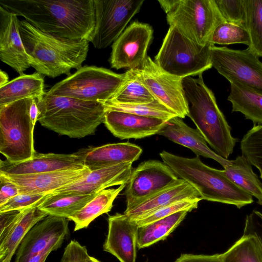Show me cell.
<instances>
[{"label": "cell", "mask_w": 262, "mask_h": 262, "mask_svg": "<svg viewBox=\"0 0 262 262\" xmlns=\"http://www.w3.org/2000/svg\"><path fill=\"white\" fill-rule=\"evenodd\" d=\"M0 6L62 39L89 41L95 26L94 0H0Z\"/></svg>", "instance_id": "1"}, {"label": "cell", "mask_w": 262, "mask_h": 262, "mask_svg": "<svg viewBox=\"0 0 262 262\" xmlns=\"http://www.w3.org/2000/svg\"><path fill=\"white\" fill-rule=\"evenodd\" d=\"M19 28L31 67L52 78L71 75V70L82 67L89 51V41L62 39L43 33L25 19H19Z\"/></svg>", "instance_id": "2"}, {"label": "cell", "mask_w": 262, "mask_h": 262, "mask_svg": "<svg viewBox=\"0 0 262 262\" xmlns=\"http://www.w3.org/2000/svg\"><path fill=\"white\" fill-rule=\"evenodd\" d=\"M182 83L188 104V117L214 152L228 159L238 139L232 136L231 128L219 108L213 93L205 84L202 74L196 78L185 77Z\"/></svg>", "instance_id": "3"}, {"label": "cell", "mask_w": 262, "mask_h": 262, "mask_svg": "<svg viewBox=\"0 0 262 262\" xmlns=\"http://www.w3.org/2000/svg\"><path fill=\"white\" fill-rule=\"evenodd\" d=\"M37 121L60 135L81 138L95 133L103 123L105 105L100 102L88 101L46 93L37 101Z\"/></svg>", "instance_id": "4"}, {"label": "cell", "mask_w": 262, "mask_h": 262, "mask_svg": "<svg viewBox=\"0 0 262 262\" xmlns=\"http://www.w3.org/2000/svg\"><path fill=\"white\" fill-rule=\"evenodd\" d=\"M160 156L178 178L199 192L202 200L233 205L238 209L253 202V196L231 181L223 170L206 165L199 156L185 158L165 150Z\"/></svg>", "instance_id": "5"}, {"label": "cell", "mask_w": 262, "mask_h": 262, "mask_svg": "<svg viewBox=\"0 0 262 262\" xmlns=\"http://www.w3.org/2000/svg\"><path fill=\"white\" fill-rule=\"evenodd\" d=\"M212 45L195 42L170 26L154 61L162 70L177 78L199 75L212 67Z\"/></svg>", "instance_id": "6"}, {"label": "cell", "mask_w": 262, "mask_h": 262, "mask_svg": "<svg viewBox=\"0 0 262 262\" xmlns=\"http://www.w3.org/2000/svg\"><path fill=\"white\" fill-rule=\"evenodd\" d=\"M166 14L167 23L176 27L191 40L210 43L212 34L226 22L215 0H158Z\"/></svg>", "instance_id": "7"}, {"label": "cell", "mask_w": 262, "mask_h": 262, "mask_svg": "<svg viewBox=\"0 0 262 262\" xmlns=\"http://www.w3.org/2000/svg\"><path fill=\"white\" fill-rule=\"evenodd\" d=\"M33 100L29 98L0 105V152L9 161H24L36 152L30 117Z\"/></svg>", "instance_id": "8"}, {"label": "cell", "mask_w": 262, "mask_h": 262, "mask_svg": "<svg viewBox=\"0 0 262 262\" xmlns=\"http://www.w3.org/2000/svg\"><path fill=\"white\" fill-rule=\"evenodd\" d=\"M125 77V73L118 74L102 67L84 66L54 84L47 93L102 103L112 98Z\"/></svg>", "instance_id": "9"}, {"label": "cell", "mask_w": 262, "mask_h": 262, "mask_svg": "<svg viewBox=\"0 0 262 262\" xmlns=\"http://www.w3.org/2000/svg\"><path fill=\"white\" fill-rule=\"evenodd\" d=\"M144 0H94L95 26L89 40L95 48L113 43L131 19L140 11Z\"/></svg>", "instance_id": "10"}, {"label": "cell", "mask_w": 262, "mask_h": 262, "mask_svg": "<svg viewBox=\"0 0 262 262\" xmlns=\"http://www.w3.org/2000/svg\"><path fill=\"white\" fill-rule=\"evenodd\" d=\"M212 66L230 83H238L262 94V62L248 48L211 47Z\"/></svg>", "instance_id": "11"}, {"label": "cell", "mask_w": 262, "mask_h": 262, "mask_svg": "<svg viewBox=\"0 0 262 262\" xmlns=\"http://www.w3.org/2000/svg\"><path fill=\"white\" fill-rule=\"evenodd\" d=\"M134 70L141 82L160 103L180 118L188 116L183 79L165 72L148 56L140 68Z\"/></svg>", "instance_id": "12"}, {"label": "cell", "mask_w": 262, "mask_h": 262, "mask_svg": "<svg viewBox=\"0 0 262 262\" xmlns=\"http://www.w3.org/2000/svg\"><path fill=\"white\" fill-rule=\"evenodd\" d=\"M178 179L164 162L149 160L140 163L132 170L126 185V209L164 189Z\"/></svg>", "instance_id": "13"}, {"label": "cell", "mask_w": 262, "mask_h": 262, "mask_svg": "<svg viewBox=\"0 0 262 262\" xmlns=\"http://www.w3.org/2000/svg\"><path fill=\"white\" fill-rule=\"evenodd\" d=\"M153 30L148 24L132 23L113 43L110 57L112 68L129 70L140 68L145 60Z\"/></svg>", "instance_id": "14"}, {"label": "cell", "mask_w": 262, "mask_h": 262, "mask_svg": "<svg viewBox=\"0 0 262 262\" xmlns=\"http://www.w3.org/2000/svg\"><path fill=\"white\" fill-rule=\"evenodd\" d=\"M69 221L67 218L48 215L38 222L20 244L14 262H28L34 255L49 248H59L69 234Z\"/></svg>", "instance_id": "15"}, {"label": "cell", "mask_w": 262, "mask_h": 262, "mask_svg": "<svg viewBox=\"0 0 262 262\" xmlns=\"http://www.w3.org/2000/svg\"><path fill=\"white\" fill-rule=\"evenodd\" d=\"M86 168L81 156L77 151L73 154H39L19 162L0 161V173L26 174L61 170H78Z\"/></svg>", "instance_id": "16"}, {"label": "cell", "mask_w": 262, "mask_h": 262, "mask_svg": "<svg viewBox=\"0 0 262 262\" xmlns=\"http://www.w3.org/2000/svg\"><path fill=\"white\" fill-rule=\"evenodd\" d=\"M17 16L0 6V59L21 75L31 66L20 35Z\"/></svg>", "instance_id": "17"}, {"label": "cell", "mask_w": 262, "mask_h": 262, "mask_svg": "<svg viewBox=\"0 0 262 262\" xmlns=\"http://www.w3.org/2000/svg\"><path fill=\"white\" fill-rule=\"evenodd\" d=\"M138 227L137 223L124 213L109 216L103 250L114 255L120 262H136Z\"/></svg>", "instance_id": "18"}, {"label": "cell", "mask_w": 262, "mask_h": 262, "mask_svg": "<svg viewBox=\"0 0 262 262\" xmlns=\"http://www.w3.org/2000/svg\"><path fill=\"white\" fill-rule=\"evenodd\" d=\"M90 171L89 169L85 168L26 174L0 173V176L15 184L19 189V194H49L82 179Z\"/></svg>", "instance_id": "19"}, {"label": "cell", "mask_w": 262, "mask_h": 262, "mask_svg": "<svg viewBox=\"0 0 262 262\" xmlns=\"http://www.w3.org/2000/svg\"><path fill=\"white\" fill-rule=\"evenodd\" d=\"M132 163H122L91 171L82 179L49 194H90L111 186L127 184L132 171Z\"/></svg>", "instance_id": "20"}, {"label": "cell", "mask_w": 262, "mask_h": 262, "mask_svg": "<svg viewBox=\"0 0 262 262\" xmlns=\"http://www.w3.org/2000/svg\"><path fill=\"white\" fill-rule=\"evenodd\" d=\"M166 121L154 117L106 110L103 123L120 139H141L157 134Z\"/></svg>", "instance_id": "21"}, {"label": "cell", "mask_w": 262, "mask_h": 262, "mask_svg": "<svg viewBox=\"0 0 262 262\" xmlns=\"http://www.w3.org/2000/svg\"><path fill=\"white\" fill-rule=\"evenodd\" d=\"M171 141L190 149L196 156L212 159L220 163L223 168L229 165L231 160L224 159L211 149L201 132L196 128L189 127L178 116L166 121L158 133Z\"/></svg>", "instance_id": "22"}, {"label": "cell", "mask_w": 262, "mask_h": 262, "mask_svg": "<svg viewBox=\"0 0 262 262\" xmlns=\"http://www.w3.org/2000/svg\"><path fill=\"white\" fill-rule=\"evenodd\" d=\"M77 152L81 156L85 166L93 171L122 163H133L139 159L142 149L127 142L91 146Z\"/></svg>", "instance_id": "23"}, {"label": "cell", "mask_w": 262, "mask_h": 262, "mask_svg": "<svg viewBox=\"0 0 262 262\" xmlns=\"http://www.w3.org/2000/svg\"><path fill=\"white\" fill-rule=\"evenodd\" d=\"M202 198L199 192L184 180L179 178L174 183L144 199L124 212L135 220L172 203L188 199Z\"/></svg>", "instance_id": "24"}, {"label": "cell", "mask_w": 262, "mask_h": 262, "mask_svg": "<svg viewBox=\"0 0 262 262\" xmlns=\"http://www.w3.org/2000/svg\"><path fill=\"white\" fill-rule=\"evenodd\" d=\"M46 93L42 75L37 72L31 74H23L0 87V105L29 98L38 101Z\"/></svg>", "instance_id": "25"}, {"label": "cell", "mask_w": 262, "mask_h": 262, "mask_svg": "<svg viewBox=\"0 0 262 262\" xmlns=\"http://www.w3.org/2000/svg\"><path fill=\"white\" fill-rule=\"evenodd\" d=\"M48 215V213L37 207L27 209L9 234L0 243V262H11L28 231Z\"/></svg>", "instance_id": "26"}, {"label": "cell", "mask_w": 262, "mask_h": 262, "mask_svg": "<svg viewBox=\"0 0 262 262\" xmlns=\"http://www.w3.org/2000/svg\"><path fill=\"white\" fill-rule=\"evenodd\" d=\"M228 100L232 104V112H239L254 125H262V94L238 83H230Z\"/></svg>", "instance_id": "27"}, {"label": "cell", "mask_w": 262, "mask_h": 262, "mask_svg": "<svg viewBox=\"0 0 262 262\" xmlns=\"http://www.w3.org/2000/svg\"><path fill=\"white\" fill-rule=\"evenodd\" d=\"M126 185H120L117 188L105 189L99 191L81 210L71 216L68 220L75 223L74 231L87 228L96 218L110 212L115 199Z\"/></svg>", "instance_id": "28"}, {"label": "cell", "mask_w": 262, "mask_h": 262, "mask_svg": "<svg viewBox=\"0 0 262 262\" xmlns=\"http://www.w3.org/2000/svg\"><path fill=\"white\" fill-rule=\"evenodd\" d=\"M224 168V173L231 181L254 196L257 203L262 205V183L253 172L252 165L244 156H237Z\"/></svg>", "instance_id": "29"}, {"label": "cell", "mask_w": 262, "mask_h": 262, "mask_svg": "<svg viewBox=\"0 0 262 262\" xmlns=\"http://www.w3.org/2000/svg\"><path fill=\"white\" fill-rule=\"evenodd\" d=\"M188 210H182L150 223L139 226L137 233L138 249L145 248L165 239L183 220Z\"/></svg>", "instance_id": "30"}, {"label": "cell", "mask_w": 262, "mask_h": 262, "mask_svg": "<svg viewBox=\"0 0 262 262\" xmlns=\"http://www.w3.org/2000/svg\"><path fill=\"white\" fill-rule=\"evenodd\" d=\"M97 193L48 194L46 199L37 208L46 212L48 215L68 219L84 207Z\"/></svg>", "instance_id": "31"}, {"label": "cell", "mask_w": 262, "mask_h": 262, "mask_svg": "<svg viewBox=\"0 0 262 262\" xmlns=\"http://www.w3.org/2000/svg\"><path fill=\"white\" fill-rule=\"evenodd\" d=\"M155 100L156 99L141 82L135 70L133 69L128 70L125 72V77L121 85L112 98L107 101L135 104L149 103Z\"/></svg>", "instance_id": "32"}, {"label": "cell", "mask_w": 262, "mask_h": 262, "mask_svg": "<svg viewBox=\"0 0 262 262\" xmlns=\"http://www.w3.org/2000/svg\"><path fill=\"white\" fill-rule=\"evenodd\" d=\"M246 29L250 38L248 48L262 57V0H245Z\"/></svg>", "instance_id": "33"}, {"label": "cell", "mask_w": 262, "mask_h": 262, "mask_svg": "<svg viewBox=\"0 0 262 262\" xmlns=\"http://www.w3.org/2000/svg\"><path fill=\"white\" fill-rule=\"evenodd\" d=\"M102 103L105 105L106 110L119 111L140 116L154 117L165 121L177 116L157 100L147 103L128 104L108 101Z\"/></svg>", "instance_id": "34"}, {"label": "cell", "mask_w": 262, "mask_h": 262, "mask_svg": "<svg viewBox=\"0 0 262 262\" xmlns=\"http://www.w3.org/2000/svg\"><path fill=\"white\" fill-rule=\"evenodd\" d=\"M223 262H262L254 239L243 235L227 251L220 254Z\"/></svg>", "instance_id": "35"}, {"label": "cell", "mask_w": 262, "mask_h": 262, "mask_svg": "<svg viewBox=\"0 0 262 262\" xmlns=\"http://www.w3.org/2000/svg\"><path fill=\"white\" fill-rule=\"evenodd\" d=\"M242 155L258 170L262 179V125H253L241 141Z\"/></svg>", "instance_id": "36"}, {"label": "cell", "mask_w": 262, "mask_h": 262, "mask_svg": "<svg viewBox=\"0 0 262 262\" xmlns=\"http://www.w3.org/2000/svg\"><path fill=\"white\" fill-rule=\"evenodd\" d=\"M210 43L214 45L243 43L248 47L250 44V38L245 28L235 24L225 22L215 28L212 34Z\"/></svg>", "instance_id": "37"}, {"label": "cell", "mask_w": 262, "mask_h": 262, "mask_svg": "<svg viewBox=\"0 0 262 262\" xmlns=\"http://www.w3.org/2000/svg\"><path fill=\"white\" fill-rule=\"evenodd\" d=\"M201 200H202L201 199H197L177 201L145 214L134 221L139 226L150 223L182 210H187L191 211L198 207V203Z\"/></svg>", "instance_id": "38"}, {"label": "cell", "mask_w": 262, "mask_h": 262, "mask_svg": "<svg viewBox=\"0 0 262 262\" xmlns=\"http://www.w3.org/2000/svg\"><path fill=\"white\" fill-rule=\"evenodd\" d=\"M215 2L226 22L246 29L245 0H215Z\"/></svg>", "instance_id": "39"}, {"label": "cell", "mask_w": 262, "mask_h": 262, "mask_svg": "<svg viewBox=\"0 0 262 262\" xmlns=\"http://www.w3.org/2000/svg\"><path fill=\"white\" fill-rule=\"evenodd\" d=\"M48 194H18L0 206V212L37 207Z\"/></svg>", "instance_id": "40"}, {"label": "cell", "mask_w": 262, "mask_h": 262, "mask_svg": "<svg viewBox=\"0 0 262 262\" xmlns=\"http://www.w3.org/2000/svg\"><path fill=\"white\" fill-rule=\"evenodd\" d=\"M243 235L254 239L262 257V213L253 210L247 215Z\"/></svg>", "instance_id": "41"}, {"label": "cell", "mask_w": 262, "mask_h": 262, "mask_svg": "<svg viewBox=\"0 0 262 262\" xmlns=\"http://www.w3.org/2000/svg\"><path fill=\"white\" fill-rule=\"evenodd\" d=\"M26 209L0 212V243L2 242L9 234Z\"/></svg>", "instance_id": "42"}, {"label": "cell", "mask_w": 262, "mask_h": 262, "mask_svg": "<svg viewBox=\"0 0 262 262\" xmlns=\"http://www.w3.org/2000/svg\"><path fill=\"white\" fill-rule=\"evenodd\" d=\"M0 206L11 198L19 194L18 187L14 183L0 176Z\"/></svg>", "instance_id": "43"}, {"label": "cell", "mask_w": 262, "mask_h": 262, "mask_svg": "<svg viewBox=\"0 0 262 262\" xmlns=\"http://www.w3.org/2000/svg\"><path fill=\"white\" fill-rule=\"evenodd\" d=\"M175 262H223L221 254L203 255L182 254Z\"/></svg>", "instance_id": "44"}, {"label": "cell", "mask_w": 262, "mask_h": 262, "mask_svg": "<svg viewBox=\"0 0 262 262\" xmlns=\"http://www.w3.org/2000/svg\"><path fill=\"white\" fill-rule=\"evenodd\" d=\"M56 250L54 248H49L45 250L34 255L32 257L28 262H45L47 257L50 253Z\"/></svg>", "instance_id": "45"}, {"label": "cell", "mask_w": 262, "mask_h": 262, "mask_svg": "<svg viewBox=\"0 0 262 262\" xmlns=\"http://www.w3.org/2000/svg\"><path fill=\"white\" fill-rule=\"evenodd\" d=\"M39 114V112L37 101L36 99H33L30 108V117L31 120L34 125H35L36 122L37 121Z\"/></svg>", "instance_id": "46"}, {"label": "cell", "mask_w": 262, "mask_h": 262, "mask_svg": "<svg viewBox=\"0 0 262 262\" xmlns=\"http://www.w3.org/2000/svg\"><path fill=\"white\" fill-rule=\"evenodd\" d=\"M9 82V76L8 74L2 70L0 71V87Z\"/></svg>", "instance_id": "47"}, {"label": "cell", "mask_w": 262, "mask_h": 262, "mask_svg": "<svg viewBox=\"0 0 262 262\" xmlns=\"http://www.w3.org/2000/svg\"><path fill=\"white\" fill-rule=\"evenodd\" d=\"M85 262H100L96 258L89 256Z\"/></svg>", "instance_id": "48"}]
</instances>
